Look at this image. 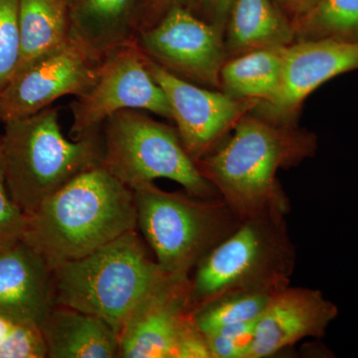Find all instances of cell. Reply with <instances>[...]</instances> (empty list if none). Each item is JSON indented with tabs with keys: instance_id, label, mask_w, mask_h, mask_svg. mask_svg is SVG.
Wrapping results in <instances>:
<instances>
[{
	"instance_id": "cell-1",
	"label": "cell",
	"mask_w": 358,
	"mask_h": 358,
	"mask_svg": "<svg viewBox=\"0 0 358 358\" xmlns=\"http://www.w3.org/2000/svg\"><path fill=\"white\" fill-rule=\"evenodd\" d=\"M315 134L296 124H279L254 112L245 115L229 138L196 162L200 173L241 221L286 213L277 180L280 169L296 166L317 150Z\"/></svg>"
},
{
	"instance_id": "cell-2",
	"label": "cell",
	"mask_w": 358,
	"mask_h": 358,
	"mask_svg": "<svg viewBox=\"0 0 358 358\" xmlns=\"http://www.w3.org/2000/svg\"><path fill=\"white\" fill-rule=\"evenodd\" d=\"M136 228L134 190L96 166L25 214L21 239L54 268L88 256Z\"/></svg>"
},
{
	"instance_id": "cell-3",
	"label": "cell",
	"mask_w": 358,
	"mask_h": 358,
	"mask_svg": "<svg viewBox=\"0 0 358 358\" xmlns=\"http://www.w3.org/2000/svg\"><path fill=\"white\" fill-rule=\"evenodd\" d=\"M131 231L79 260L53 268L55 306L96 315L121 334L131 313L167 280Z\"/></svg>"
},
{
	"instance_id": "cell-4",
	"label": "cell",
	"mask_w": 358,
	"mask_h": 358,
	"mask_svg": "<svg viewBox=\"0 0 358 358\" xmlns=\"http://www.w3.org/2000/svg\"><path fill=\"white\" fill-rule=\"evenodd\" d=\"M1 143L7 187L24 214L78 174L102 162V127L69 141L61 131L54 107L6 122Z\"/></svg>"
},
{
	"instance_id": "cell-5",
	"label": "cell",
	"mask_w": 358,
	"mask_h": 358,
	"mask_svg": "<svg viewBox=\"0 0 358 358\" xmlns=\"http://www.w3.org/2000/svg\"><path fill=\"white\" fill-rule=\"evenodd\" d=\"M291 251L282 214L247 219L196 266L190 280L193 313L228 294L288 287Z\"/></svg>"
},
{
	"instance_id": "cell-6",
	"label": "cell",
	"mask_w": 358,
	"mask_h": 358,
	"mask_svg": "<svg viewBox=\"0 0 358 358\" xmlns=\"http://www.w3.org/2000/svg\"><path fill=\"white\" fill-rule=\"evenodd\" d=\"M134 193L138 227L157 262L174 277L189 279L190 271L237 228L239 218L223 200L166 192L154 183Z\"/></svg>"
},
{
	"instance_id": "cell-7",
	"label": "cell",
	"mask_w": 358,
	"mask_h": 358,
	"mask_svg": "<svg viewBox=\"0 0 358 358\" xmlns=\"http://www.w3.org/2000/svg\"><path fill=\"white\" fill-rule=\"evenodd\" d=\"M102 136L101 166L131 189L166 178L179 183L197 199H215L218 194L173 127L141 110H124L103 122Z\"/></svg>"
},
{
	"instance_id": "cell-8",
	"label": "cell",
	"mask_w": 358,
	"mask_h": 358,
	"mask_svg": "<svg viewBox=\"0 0 358 358\" xmlns=\"http://www.w3.org/2000/svg\"><path fill=\"white\" fill-rule=\"evenodd\" d=\"M124 110H143L173 120L166 93L150 74L134 41L105 56L95 84L71 103V134L81 138Z\"/></svg>"
},
{
	"instance_id": "cell-9",
	"label": "cell",
	"mask_w": 358,
	"mask_h": 358,
	"mask_svg": "<svg viewBox=\"0 0 358 358\" xmlns=\"http://www.w3.org/2000/svg\"><path fill=\"white\" fill-rule=\"evenodd\" d=\"M134 43L171 74L220 90L221 70L228 59L223 33L185 4L171 7L155 24L138 31Z\"/></svg>"
},
{
	"instance_id": "cell-10",
	"label": "cell",
	"mask_w": 358,
	"mask_h": 358,
	"mask_svg": "<svg viewBox=\"0 0 358 358\" xmlns=\"http://www.w3.org/2000/svg\"><path fill=\"white\" fill-rule=\"evenodd\" d=\"M103 59L72 36L13 75L0 92V122L36 114L64 96L84 95L95 84Z\"/></svg>"
},
{
	"instance_id": "cell-11",
	"label": "cell",
	"mask_w": 358,
	"mask_h": 358,
	"mask_svg": "<svg viewBox=\"0 0 358 358\" xmlns=\"http://www.w3.org/2000/svg\"><path fill=\"white\" fill-rule=\"evenodd\" d=\"M145 59L150 74L166 93L183 147L195 162L217 147L238 122L260 103L186 81L147 56Z\"/></svg>"
},
{
	"instance_id": "cell-12",
	"label": "cell",
	"mask_w": 358,
	"mask_h": 358,
	"mask_svg": "<svg viewBox=\"0 0 358 358\" xmlns=\"http://www.w3.org/2000/svg\"><path fill=\"white\" fill-rule=\"evenodd\" d=\"M358 69V42L294 41L284 50L282 81L270 102L254 112L279 124H296L303 102L329 80Z\"/></svg>"
},
{
	"instance_id": "cell-13",
	"label": "cell",
	"mask_w": 358,
	"mask_h": 358,
	"mask_svg": "<svg viewBox=\"0 0 358 358\" xmlns=\"http://www.w3.org/2000/svg\"><path fill=\"white\" fill-rule=\"evenodd\" d=\"M194 324L190 279L171 277L131 313L120 334V357L178 358Z\"/></svg>"
},
{
	"instance_id": "cell-14",
	"label": "cell",
	"mask_w": 358,
	"mask_h": 358,
	"mask_svg": "<svg viewBox=\"0 0 358 358\" xmlns=\"http://www.w3.org/2000/svg\"><path fill=\"white\" fill-rule=\"evenodd\" d=\"M336 317L338 308L320 291L287 287L257 320L248 358L272 357L301 339L322 338Z\"/></svg>"
},
{
	"instance_id": "cell-15",
	"label": "cell",
	"mask_w": 358,
	"mask_h": 358,
	"mask_svg": "<svg viewBox=\"0 0 358 358\" xmlns=\"http://www.w3.org/2000/svg\"><path fill=\"white\" fill-rule=\"evenodd\" d=\"M53 268L24 240L0 247V315L41 329L52 308Z\"/></svg>"
},
{
	"instance_id": "cell-16",
	"label": "cell",
	"mask_w": 358,
	"mask_h": 358,
	"mask_svg": "<svg viewBox=\"0 0 358 358\" xmlns=\"http://www.w3.org/2000/svg\"><path fill=\"white\" fill-rule=\"evenodd\" d=\"M47 357H120L119 334L96 315L55 306L41 327Z\"/></svg>"
},
{
	"instance_id": "cell-17",
	"label": "cell",
	"mask_w": 358,
	"mask_h": 358,
	"mask_svg": "<svg viewBox=\"0 0 358 358\" xmlns=\"http://www.w3.org/2000/svg\"><path fill=\"white\" fill-rule=\"evenodd\" d=\"M141 0H69L72 36L99 57L134 41Z\"/></svg>"
},
{
	"instance_id": "cell-18",
	"label": "cell",
	"mask_w": 358,
	"mask_h": 358,
	"mask_svg": "<svg viewBox=\"0 0 358 358\" xmlns=\"http://www.w3.org/2000/svg\"><path fill=\"white\" fill-rule=\"evenodd\" d=\"M296 41L293 20L273 0H236L224 31L227 57L262 49L285 48Z\"/></svg>"
},
{
	"instance_id": "cell-19",
	"label": "cell",
	"mask_w": 358,
	"mask_h": 358,
	"mask_svg": "<svg viewBox=\"0 0 358 358\" xmlns=\"http://www.w3.org/2000/svg\"><path fill=\"white\" fill-rule=\"evenodd\" d=\"M18 20L20 55L15 73L72 38L69 0H20Z\"/></svg>"
},
{
	"instance_id": "cell-20",
	"label": "cell",
	"mask_w": 358,
	"mask_h": 358,
	"mask_svg": "<svg viewBox=\"0 0 358 358\" xmlns=\"http://www.w3.org/2000/svg\"><path fill=\"white\" fill-rule=\"evenodd\" d=\"M285 48L262 49L228 58L221 70V91L238 99L270 102L281 85Z\"/></svg>"
},
{
	"instance_id": "cell-21",
	"label": "cell",
	"mask_w": 358,
	"mask_h": 358,
	"mask_svg": "<svg viewBox=\"0 0 358 358\" xmlns=\"http://www.w3.org/2000/svg\"><path fill=\"white\" fill-rule=\"evenodd\" d=\"M293 22L296 41L358 42V0H320Z\"/></svg>"
},
{
	"instance_id": "cell-22",
	"label": "cell",
	"mask_w": 358,
	"mask_h": 358,
	"mask_svg": "<svg viewBox=\"0 0 358 358\" xmlns=\"http://www.w3.org/2000/svg\"><path fill=\"white\" fill-rule=\"evenodd\" d=\"M280 291L249 289L222 296L197 310L194 313L195 324L205 334L228 324L257 322Z\"/></svg>"
},
{
	"instance_id": "cell-23",
	"label": "cell",
	"mask_w": 358,
	"mask_h": 358,
	"mask_svg": "<svg viewBox=\"0 0 358 358\" xmlns=\"http://www.w3.org/2000/svg\"><path fill=\"white\" fill-rule=\"evenodd\" d=\"M20 0H0V92L13 79L20 55Z\"/></svg>"
},
{
	"instance_id": "cell-24",
	"label": "cell",
	"mask_w": 358,
	"mask_h": 358,
	"mask_svg": "<svg viewBox=\"0 0 358 358\" xmlns=\"http://www.w3.org/2000/svg\"><path fill=\"white\" fill-rule=\"evenodd\" d=\"M47 357V346L39 327L14 324L0 343V358Z\"/></svg>"
},
{
	"instance_id": "cell-25",
	"label": "cell",
	"mask_w": 358,
	"mask_h": 358,
	"mask_svg": "<svg viewBox=\"0 0 358 358\" xmlns=\"http://www.w3.org/2000/svg\"><path fill=\"white\" fill-rule=\"evenodd\" d=\"M25 226V214L16 205L7 187L3 150L0 136V247L20 239Z\"/></svg>"
},
{
	"instance_id": "cell-26",
	"label": "cell",
	"mask_w": 358,
	"mask_h": 358,
	"mask_svg": "<svg viewBox=\"0 0 358 358\" xmlns=\"http://www.w3.org/2000/svg\"><path fill=\"white\" fill-rule=\"evenodd\" d=\"M235 1L236 0H185L183 4L224 35Z\"/></svg>"
},
{
	"instance_id": "cell-27",
	"label": "cell",
	"mask_w": 358,
	"mask_h": 358,
	"mask_svg": "<svg viewBox=\"0 0 358 358\" xmlns=\"http://www.w3.org/2000/svg\"><path fill=\"white\" fill-rule=\"evenodd\" d=\"M211 357L248 358L249 348L233 339L218 334H204Z\"/></svg>"
},
{
	"instance_id": "cell-28",
	"label": "cell",
	"mask_w": 358,
	"mask_h": 358,
	"mask_svg": "<svg viewBox=\"0 0 358 358\" xmlns=\"http://www.w3.org/2000/svg\"><path fill=\"white\" fill-rule=\"evenodd\" d=\"M183 2L185 0H141L138 31L155 24L171 7Z\"/></svg>"
},
{
	"instance_id": "cell-29",
	"label": "cell",
	"mask_w": 358,
	"mask_h": 358,
	"mask_svg": "<svg viewBox=\"0 0 358 358\" xmlns=\"http://www.w3.org/2000/svg\"><path fill=\"white\" fill-rule=\"evenodd\" d=\"M320 0H294L293 8H292V13L294 16L293 21L307 13Z\"/></svg>"
},
{
	"instance_id": "cell-30",
	"label": "cell",
	"mask_w": 358,
	"mask_h": 358,
	"mask_svg": "<svg viewBox=\"0 0 358 358\" xmlns=\"http://www.w3.org/2000/svg\"><path fill=\"white\" fill-rule=\"evenodd\" d=\"M13 322L10 320L4 319L0 315V343L3 341L6 338L7 334L10 331L11 327H13Z\"/></svg>"
},
{
	"instance_id": "cell-31",
	"label": "cell",
	"mask_w": 358,
	"mask_h": 358,
	"mask_svg": "<svg viewBox=\"0 0 358 358\" xmlns=\"http://www.w3.org/2000/svg\"><path fill=\"white\" fill-rule=\"evenodd\" d=\"M280 1H281L282 4H285V6L288 7L289 10L292 11V8H293V6L294 3V0H280Z\"/></svg>"
}]
</instances>
